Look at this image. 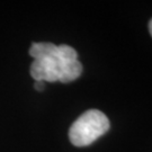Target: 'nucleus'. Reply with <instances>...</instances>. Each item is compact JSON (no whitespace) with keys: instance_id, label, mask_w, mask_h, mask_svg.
I'll return each mask as SVG.
<instances>
[{"instance_id":"3","label":"nucleus","mask_w":152,"mask_h":152,"mask_svg":"<svg viewBox=\"0 0 152 152\" xmlns=\"http://www.w3.org/2000/svg\"><path fill=\"white\" fill-rule=\"evenodd\" d=\"M34 88L38 90V91H43L45 89V82L44 81H35L34 83Z\"/></svg>"},{"instance_id":"2","label":"nucleus","mask_w":152,"mask_h":152,"mask_svg":"<svg viewBox=\"0 0 152 152\" xmlns=\"http://www.w3.org/2000/svg\"><path fill=\"white\" fill-rule=\"evenodd\" d=\"M109 120L103 112L89 109L80 115L69 130L70 142L78 148L90 145L109 130Z\"/></svg>"},{"instance_id":"4","label":"nucleus","mask_w":152,"mask_h":152,"mask_svg":"<svg viewBox=\"0 0 152 152\" xmlns=\"http://www.w3.org/2000/svg\"><path fill=\"white\" fill-rule=\"evenodd\" d=\"M149 32H150V34H151V36H152V19L150 20V23H149Z\"/></svg>"},{"instance_id":"1","label":"nucleus","mask_w":152,"mask_h":152,"mask_svg":"<svg viewBox=\"0 0 152 152\" xmlns=\"http://www.w3.org/2000/svg\"><path fill=\"white\" fill-rule=\"evenodd\" d=\"M29 55L34 58L31 64V76L35 81L68 83L78 79L82 73L78 53L69 45L46 42L33 43Z\"/></svg>"}]
</instances>
